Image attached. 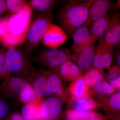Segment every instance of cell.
<instances>
[{
  "mask_svg": "<svg viewBox=\"0 0 120 120\" xmlns=\"http://www.w3.org/2000/svg\"><path fill=\"white\" fill-rule=\"evenodd\" d=\"M116 65L117 67H120V50H118L115 56Z\"/></svg>",
  "mask_w": 120,
  "mask_h": 120,
  "instance_id": "e575fe53",
  "label": "cell"
},
{
  "mask_svg": "<svg viewBox=\"0 0 120 120\" xmlns=\"http://www.w3.org/2000/svg\"><path fill=\"white\" fill-rule=\"evenodd\" d=\"M108 116H109L110 119H111L112 120H120V117H116L110 116V115H108Z\"/></svg>",
  "mask_w": 120,
  "mask_h": 120,
  "instance_id": "8d00e7d4",
  "label": "cell"
},
{
  "mask_svg": "<svg viewBox=\"0 0 120 120\" xmlns=\"http://www.w3.org/2000/svg\"><path fill=\"white\" fill-rule=\"evenodd\" d=\"M53 69L61 79L65 82H72L83 75L79 66L70 59Z\"/></svg>",
  "mask_w": 120,
  "mask_h": 120,
  "instance_id": "9a60e30c",
  "label": "cell"
},
{
  "mask_svg": "<svg viewBox=\"0 0 120 120\" xmlns=\"http://www.w3.org/2000/svg\"><path fill=\"white\" fill-rule=\"evenodd\" d=\"M35 91L31 87L30 89L24 92L20 96L19 98V105H22L32 103L39 100Z\"/></svg>",
  "mask_w": 120,
  "mask_h": 120,
  "instance_id": "83f0119b",
  "label": "cell"
},
{
  "mask_svg": "<svg viewBox=\"0 0 120 120\" xmlns=\"http://www.w3.org/2000/svg\"><path fill=\"white\" fill-rule=\"evenodd\" d=\"M110 15L109 22L103 39L106 43L116 47L120 44V13L115 11L112 12Z\"/></svg>",
  "mask_w": 120,
  "mask_h": 120,
  "instance_id": "7c38bea8",
  "label": "cell"
},
{
  "mask_svg": "<svg viewBox=\"0 0 120 120\" xmlns=\"http://www.w3.org/2000/svg\"><path fill=\"white\" fill-rule=\"evenodd\" d=\"M31 87L26 80L11 75L0 84V93L4 98L17 106L20 105V97Z\"/></svg>",
  "mask_w": 120,
  "mask_h": 120,
  "instance_id": "5b68a950",
  "label": "cell"
},
{
  "mask_svg": "<svg viewBox=\"0 0 120 120\" xmlns=\"http://www.w3.org/2000/svg\"><path fill=\"white\" fill-rule=\"evenodd\" d=\"M4 34V30L1 25H0V43L2 44V38Z\"/></svg>",
  "mask_w": 120,
  "mask_h": 120,
  "instance_id": "d590c367",
  "label": "cell"
},
{
  "mask_svg": "<svg viewBox=\"0 0 120 120\" xmlns=\"http://www.w3.org/2000/svg\"><path fill=\"white\" fill-rule=\"evenodd\" d=\"M43 99L22 105L20 113L24 120H39L40 105Z\"/></svg>",
  "mask_w": 120,
  "mask_h": 120,
  "instance_id": "7402d4cb",
  "label": "cell"
},
{
  "mask_svg": "<svg viewBox=\"0 0 120 120\" xmlns=\"http://www.w3.org/2000/svg\"><path fill=\"white\" fill-rule=\"evenodd\" d=\"M67 90L71 97L83 98L90 97V88L87 85L83 75L71 82Z\"/></svg>",
  "mask_w": 120,
  "mask_h": 120,
  "instance_id": "ffe728a7",
  "label": "cell"
},
{
  "mask_svg": "<svg viewBox=\"0 0 120 120\" xmlns=\"http://www.w3.org/2000/svg\"><path fill=\"white\" fill-rule=\"evenodd\" d=\"M92 0H71L58 12L57 20L70 38L87 20Z\"/></svg>",
  "mask_w": 120,
  "mask_h": 120,
  "instance_id": "7a4b0ae2",
  "label": "cell"
},
{
  "mask_svg": "<svg viewBox=\"0 0 120 120\" xmlns=\"http://www.w3.org/2000/svg\"><path fill=\"white\" fill-rule=\"evenodd\" d=\"M45 76L46 84L52 96L57 97L65 101L67 97L63 87L62 80L54 71L48 69L46 70L39 69Z\"/></svg>",
  "mask_w": 120,
  "mask_h": 120,
  "instance_id": "4fadbf2b",
  "label": "cell"
},
{
  "mask_svg": "<svg viewBox=\"0 0 120 120\" xmlns=\"http://www.w3.org/2000/svg\"><path fill=\"white\" fill-rule=\"evenodd\" d=\"M7 49H0V79L4 80L11 75L7 68L5 60V53Z\"/></svg>",
  "mask_w": 120,
  "mask_h": 120,
  "instance_id": "f1b7e54d",
  "label": "cell"
},
{
  "mask_svg": "<svg viewBox=\"0 0 120 120\" xmlns=\"http://www.w3.org/2000/svg\"><path fill=\"white\" fill-rule=\"evenodd\" d=\"M84 79L88 87L91 88L105 81L103 70L91 68L83 75Z\"/></svg>",
  "mask_w": 120,
  "mask_h": 120,
  "instance_id": "cb8c5ba5",
  "label": "cell"
},
{
  "mask_svg": "<svg viewBox=\"0 0 120 120\" xmlns=\"http://www.w3.org/2000/svg\"><path fill=\"white\" fill-rule=\"evenodd\" d=\"M71 56L69 50L64 48H52L43 50L37 56L31 58V61L42 67L54 69Z\"/></svg>",
  "mask_w": 120,
  "mask_h": 120,
  "instance_id": "8992f818",
  "label": "cell"
},
{
  "mask_svg": "<svg viewBox=\"0 0 120 120\" xmlns=\"http://www.w3.org/2000/svg\"><path fill=\"white\" fill-rule=\"evenodd\" d=\"M53 19L52 14H40L28 28L26 41V50L30 54L38 47L45 30Z\"/></svg>",
  "mask_w": 120,
  "mask_h": 120,
  "instance_id": "277c9868",
  "label": "cell"
},
{
  "mask_svg": "<svg viewBox=\"0 0 120 120\" xmlns=\"http://www.w3.org/2000/svg\"><path fill=\"white\" fill-rule=\"evenodd\" d=\"M109 119L110 117L108 115H103L97 112L95 116L91 120H109Z\"/></svg>",
  "mask_w": 120,
  "mask_h": 120,
  "instance_id": "1f68e13d",
  "label": "cell"
},
{
  "mask_svg": "<svg viewBox=\"0 0 120 120\" xmlns=\"http://www.w3.org/2000/svg\"><path fill=\"white\" fill-rule=\"evenodd\" d=\"M29 54L22 49L10 47L5 53L7 68L11 75L20 77L28 82L31 71L34 68L29 60Z\"/></svg>",
  "mask_w": 120,
  "mask_h": 120,
  "instance_id": "3957f363",
  "label": "cell"
},
{
  "mask_svg": "<svg viewBox=\"0 0 120 120\" xmlns=\"http://www.w3.org/2000/svg\"><path fill=\"white\" fill-rule=\"evenodd\" d=\"M8 9L11 14L19 13L30 4L23 0H7L5 1Z\"/></svg>",
  "mask_w": 120,
  "mask_h": 120,
  "instance_id": "484cf974",
  "label": "cell"
},
{
  "mask_svg": "<svg viewBox=\"0 0 120 120\" xmlns=\"http://www.w3.org/2000/svg\"><path fill=\"white\" fill-rule=\"evenodd\" d=\"M120 77V67L114 65L109 69L106 75L105 81L109 83L113 80Z\"/></svg>",
  "mask_w": 120,
  "mask_h": 120,
  "instance_id": "f546056e",
  "label": "cell"
},
{
  "mask_svg": "<svg viewBox=\"0 0 120 120\" xmlns=\"http://www.w3.org/2000/svg\"><path fill=\"white\" fill-rule=\"evenodd\" d=\"M116 89L109 83L104 81L90 88V97L97 102L105 97L114 94Z\"/></svg>",
  "mask_w": 120,
  "mask_h": 120,
  "instance_id": "44dd1931",
  "label": "cell"
},
{
  "mask_svg": "<svg viewBox=\"0 0 120 120\" xmlns=\"http://www.w3.org/2000/svg\"><path fill=\"white\" fill-rule=\"evenodd\" d=\"M116 9L115 4L110 0H92L88 9L87 20L83 25L89 29L95 22L109 12Z\"/></svg>",
  "mask_w": 120,
  "mask_h": 120,
  "instance_id": "9c48e42d",
  "label": "cell"
},
{
  "mask_svg": "<svg viewBox=\"0 0 120 120\" xmlns=\"http://www.w3.org/2000/svg\"><path fill=\"white\" fill-rule=\"evenodd\" d=\"M65 102L54 96L42 99L40 105L39 120H60L64 112Z\"/></svg>",
  "mask_w": 120,
  "mask_h": 120,
  "instance_id": "52a82bcc",
  "label": "cell"
},
{
  "mask_svg": "<svg viewBox=\"0 0 120 120\" xmlns=\"http://www.w3.org/2000/svg\"><path fill=\"white\" fill-rule=\"evenodd\" d=\"M32 11L30 5L19 13L11 14L0 20V25L4 30L2 43L4 46L15 47L26 41Z\"/></svg>",
  "mask_w": 120,
  "mask_h": 120,
  "instance_id": "6da1fadb",
  "label": "cell"
},
{
  "mask_svg": "<svg viewBox=\"0 0 120 120\" xmlns=\"http://www.w3.org/2000/svg\"><path fill=\"white\" fill-rule=\"evenodd\" d=\"M97 102L98 108L103 109L107 114L120 117V92L105 97Z\"/></svg>",
  "mask_w": 120,
  "mask_h": 120,
  "instance_id": "2e32d148",
  "label": "cell"
},
{
  "mask_svg": "<svg viewBox=\"0 0 120 120\" xmlns=\"http://www.w3.org/2000/svg\"><path fill=\"white\" fill-rule=\"evenodd\" d=\"M91 68L103 70L109 69L113 59V47L104 39L98 41Z\"/></svg>",
  "mask_w": 120,
  "mask_h": 120,
  "instance_id": "ba28073f",
  "label": "cell"
},
{
  "mask_svg": "<svg viewBox=\"0 0 120 120\" xmlns=\"http://www.w3.org/2000/svg\"><path fill=\"white\" fill-rule=\"evenodd\" d=\"M67 39V34L64 30L52 23L45 30L41 42L49 48H57L64 43Z\"/></svg>",
  "mask_w": 120,
  "mask_h": 120,
  "instance_id": "8fae6325",
  "label": "cell"
},
{
  "mask_svg": "<svg viewBox=\"0 0 120 120\" xmlns=\"http://www.w3.org/2000/svg\"><path fill=\"white\" fill-rule=\"evenodd\" d=\"M15 105L3 97H0V120H7L10 113Z\"/></svg>",
  "mask_w": 120,
  "mask_h": 120,
  "instance_id": "4316f807",
  "label": "cell"
},
{
  "mask_svg": "<svg viewBox=\"0 0 120 120\" xmlns=\"http://www.w3.org/2000/svg\"><path fill=\"white\" fill-rule=\"evenodd\" d=\"M72 37L73 43L72 49L74 52L80 50L93 41L89 28L83 25L79 27L75 30Z\"/></svg>",
  "mask_w": 120,
  "mask_h": 120,
  "instance_id": "ac0fdd59",
  "label": "cell"
},
{
  "mask_svg": "<svg viewBox=\"0 0 120 120\" xmlns=\"http://www.w3.org/2000/svg\"><path fill=\"white\" fill-rule=\"evenodd\" d=\"M92 41L82 49L75 52L70 60L77 64L83 75L91 68L95 56L96 46Z\"/></svg>",
  "mask_w": 120,
  "mask_h": 120,
  "instance_id": "30bf717a",
  "label": "cell"
},
{
  "mask_svg": "<svg viewBox=\"0 0 120 120\" xmlns=\"http://www.w3.org/2000/svg\"><path fill=\"white\" fill-rule=\"evenodd\" d=\"M70 109L81 112L94 111L98 109V103L90 97L77 98L71 97L68 99Z\"/></svg>",
  "mask_w": 120,
  "mask_h": 120,
  "instance_id": "e0dca14e",
  "label": "cell"
},
{
  "mask_svg": "<svg viewBox=\"0 0 120 120\" xmlns=\"http://www.w3.org/2000/svg\"><path fill=\"white\" fill-rule=\"evenodd\" d=\"M39 98L43 99L52 95V92L46 84L45 76L40 70L34 68L31 71L28 80Z\"/></svg>",
  "mask_w": 120,
  "mask_h": 120,
  "instance_id": "5bb4252c",
  "label": "cell"
},
{
  "mask_svg": "<svg viewBox=\"0 0 120 120\" xmlns=\"http://www.w3.org/2000/svg\"><path fill=\"white\" fill-rule=\"evenodd\" d=\"M109 14H106L95 22L89 28L92 41L96 42L104 39L109 22Z\"/></svg>",
  "mask_w": 120,
  "mask_h": 120,
  "instance_id": "d6986e66",
  "label": "cell"
},
{
  "mask_svg": "<svg viewBox=\"0 0 120 120\" xmlns=\"http://www.w3.org/2000/svg\"><path fill=\"white\" fill-rule=\"evenodd\" d=\"M7 120H24L22 114L19 110H16L10 113Z\"/></svg>",
  "mask_w": 120,
  "mask_h": 120,
  "instance_id": "4dcf8cb0",
  "label": "cell"
},
{
  "mask_svg": "<svg viewBox=\"0 0 120 120\" xmlns=\"http://www.w3.org/2000/svg\"><path fill=\"white\" fill-rule=\"evenodd\" d=\"M8 10L6 2L3 0H0V15L5 12Z\"/></svg>",
  "mask_w": 120,
  "mask_h": 120,
  "instance_id": "d6a6232c",
  "label": "cell"
},
{
  "mask_svg": "<svg viewBox=\"0 0 120 120\" xmlns=\"http://www.w3.org/2000/svg\"><path fill=\"white\" fill-rule=\"evenodd\" d=\"M109 83L113 87L116 88H118L120 90V77L111 81Z\"/></svg>",
  "mask_w": 120,
  "mask_h": 120,
  "instance_id": "836d02e7",
  "label": "cell"
},
{
  "mask_svg": "<svg viewBox=\"0 0 120 120\" xmlns=\"http://www.w3.org/2000/svg\"><path fill=\"white\" fill-rule=\"evenodd\" d=\"M97 112L94 111L81 112L68 109L63 112L62 120H91Z\"/></svg>",
  "mask_w": 120,
  "mask_h": 120,
  "instance_id": "d4e9b609",
  "label": "cell"
},
{
  "mask_svg": "<svg viewBox=\"0 0 120 120\" xmlns=\"http://www.w3.org/2000/svg\"><path fill=\"white\" fill-rule=\"evenodd\" d=\"M59 0H31L30 6L41 14H52Z\"/></svg>",
  "mask_w": 120,
  "mask_h": 120,
  "instance_id": "603a6c76",
  "label": "cell"
}]
</instances>
